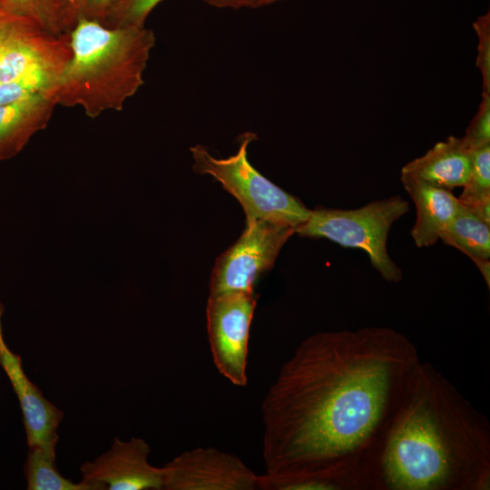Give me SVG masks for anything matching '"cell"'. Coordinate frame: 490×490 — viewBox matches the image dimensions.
<instances>
[{"label":"cell","instance_id":"cell-1","mask_svg":"<svg viewBox=\"0 0 490 490\" xmlns=\"http://www.w3.org/2000/svg\"><path fill=\"white\" fill-rule=\"evenodd\" d=\"M418 363L414 344L386 327L318 332L301 341L262 402L265 473L346 463L374 471Z\"/></svg>","mask_w":490,"mask_h":490},{"label":"cell","instance_id":"cell-2","mask_svg":"<svg viewBox=\"0 0 490 490\" xmlns=\"http://www.w3.org/2000/svg\"><path fill=\"white\" fill-rule=\"evenodd\" d=\"M374 474L376 490H488L490 424L419 361L378 446Z\"/></svg>","mask_w":490,"mask_h":490},{"label":"cell","instance_id":"cell-3","mask_svg":"<svg viewBox=\"0 0 490 490\" xmlns=\"http://www.w3.org/2000/svg\"><path fill=\"white\" fill-rule=\"evenodd\" d=\"M69 35L72 56L54 89L56 104L80 107L90 118L122 111L144 83L156 43L153 31L80 18Z\"/></svg>","mask_w":490,"mask_h":490},{"label":"cell","instance_id":"cell-4","mask_svg":"<svg viewBox=\"0 0 490 490\" xmlns=\"http://www.w3.org/2000/svg\"><path fill=\"white\" fill-rule=\"evenodd\" d=\"M408 211L409 203L399 195L374 201L358 209L316 208L296 228L295 233L360 249L385 280L397 283L402 279V271L390 258L387 241L394 222Z\"/></svg>","mask_w":490,"mask_h":490},{"label":"cell","instance_id":"cell-5","mask_svg":"<svg viewBox=\"0 0 490 490\" xmlns=\"http://www.w3.org/2000/svg\"><path fill=\"white\" fill-rule=\"evenodd\" d=\"M254 137L252 132L244 133L237 152L227 158H215L201 144L191 147L193 171L219 181L240 203L246 219L289 225L296 230L307 220L311 210L251 165L248 147Z\"/></svg>","mask_w":490,"mask_h":490},{"label":"cell","instance_id":"cell-6","mask_svg":"<svg viewBox=\"0 0 490 490\" xmlns=\"http://www.w3.org/2000/svg\"><path fill=\"white\" fill-rule=\"evenodd\" d=\"M239 239L215 261L209 295L252 291L254 284L270 270L295 228L263 220L246 219Z\"/></svg>","mask_w":490,"mask_h":490},{"label":"cell","instance_id":"cell-7","mask_svg":"<svg viewBox=\"0 0 490 490\" xmlns=\"http://www.w3.org/2000/svg\"><path fill=\"white\" fill-rule=\"evenodd\" d=\"M257 304L252 291L209 295L206 318L214 365L230 382L247 385V358L251 321Z\"/></svg>","mask_w":490,"mask_h":490},{"label":"cell","instance_id":"cell-8","mask_svg":"<svg viewBox=\"0 0 490 490\" xmlns=\"http://www.w3.org/2000/svg\"><path fill=\"white\" fill-rule=\"evenodd\" d=\"M162 468L165 490L259 489V475L240 457L214 447L185 451Z\"/></svg>","mask_w":490,"mask_h":490},{"label":"cell","instance_id":"cell-9","mask_svg":"<svg viewBox=\"0 0 490 490\" xmlns=\"http://www.w3.org/2000/svg\"><path fill=\"white\" fill-rule=\"evenodd\" d=\"M149 445L142 438L115 437L110 449L81 466L82 480L109 490L162 489V468L148 462Z\"/></svg>","mask_w":490,"mask_h":490},{"label":"cell","instance_id":"cell-10","mask_svg":"<svg viewBox=\"0 0 490 490\" xmlns=\"http://www.w3.org/2000/svg\"><path fill=\"white\" fill-rule=\"evenodd\" d=\"M71 56L69 33L53 34L26 19L0 50V83L38 70L63 73Z\"/></svg>","mask_w":490,"mask_h":490},{"label":"cell","instance_id":"cell-11","mask_svg":"<svg viewBox=\"0 0 490 490\" xmlns=\"http://www.w3.org/2000/svg\"><path fill=\"white\" fill-rule=\"evenodd\" d=\"M4 307L0 303V367L5 371L17 397L23 413V420L28 447L56 443L57 427L64 414L48 401L41 390L27 377L22 359L14 353L4 338L2 316Z\"/></svg>","mask_w":490,"mask_h":490},{"label":"cell","instance_id":"cell-12","mask_svg":"<svg viewBox=\"0 0 490 490\" xmlns=\"http://www.w3.org/2000/svg\"><path fill=\"white\" fill-rule=\"evenodd\" d=\"M400 179L416 210L412 239L418 248L430 247L437 242L454 218L459 201L451 190L432 185L414 175L401 172Z\"/></svg>","mask_w":490,"mask_h":490},{"label":"cell","instance_id":"cell-13","mask_svg":"<svg viewBox=\"0 0 490 490\" xmlns=\"http://www.w3.org/2000/svg\"><path fill=\"white\" fill-rule=\"evenodd\" d=\"M258 483L260 490H376L373 469L360 463L302 473H265Z\"/></svg>","mask_w":490,"mask_h":490},{"label":"cell","instance_id":"cell-14","mask_svg":"<svg viewBox=\"0 0 490 490\" xmlns=\"http://www.w3.org/2000/svg\"><path fill=\"white\" fill-rule=\"evenodd\" d=\"M471 170V151L462 138L449 136L401 170L432 185L452 190L464 187Z\"/></svg>","mask_w":490,"mask_h":490},{"label":"cell","instance_id":"cell-15","mask_svg":"<svg viewBox=\"0 0 490 490\" xmlns=\"http://www.w3.org/2000/svg\"><path fill=\"white\" fill-rule=\"evenodd\" d=\"M56 105L54 93L0 105V161L17 154L45 128Z\"/></svg>","mask_w":490,"mask_h":490},{"label":"cell","instance_id":"cell-16","mask_svg":"<svg viewBox=\"0 0 490 490\" xmlns=\"http://www.w3.org/2000/svg\"><path fill=\"white\" fill-rule=\"evenodd\" d=\"M439 240L469 257L490 286V224L459 201L458 209Z\"/></svg>","mask_w":490,"mask_h":490},{"label":"cell","instance_id":"cell-17","mask_svg":"<svg viewBox=\"0 0 490 490\" xmlns=\"http://www.w3.org/2000/svg\"><path fill=\"white\" fill-rule=\"evenodd\" d=\"M56 443L30 446L24 464L28 490H103L99 484L74 483L62 476L55 466Z\"/></svg>","mask_w":490,"mask_h":490},{"label":"cell","instance_id":"cell-18","mask_svg":"<svg viewBox=\"0 0 490 490\" xmlns=\"http://www.w3.org/2000/svg\"><path fill=\"white\" fill-rule=\"evenodd\" d=\"M471 151V170L458 201L490 224V144Z\"/></svg>","mask_w":490,"mask_h":490},{"label":"cell","instance_id":"cell-19","mask_svg":"<svg viewBox=\"0 0 490 490\" xmlns=\"http://www.w3.org/2000/svg\"><path fill=\"white\" fill-rule=\"evenodd\" d=\"M62 72L38 70L14 80L0 83V105L44 93H54Z\"/></svg>","mask_w":490,"mask_h":490},{"label":"cell","instance_id":"cell-20","mask_svg":"<svg viewBox=\"0 0 490 490\" xmlns=\"http://www.w3.org/2000/svg\"><path fill=\"white\" fill-rule=\"evenodd\" d=\"M12 14L27 18L53 34H64L58 0H0Z\"/></svg>","mask_w":490,"mask_h":490},{"label":"cell","instance_id":"cell-21","mask_svg":"<svg viewBox=\"0 0 490 490\" xmlns=\"http://www.w3.org/2000/svg\"><path fill=\"white\" fill-rule=\"evenodd\" d=\"M119 0H64L62 16L65 33L80 18L94 20L102 24Z\"/></svg>","mask_w":490,"mask_h":490},{"label":"cell","instance_id":"cell-22","mask_svg":"<svg viewBox=\"0 0 490 490\" xmlns=\"http://www.w3.org/2000/svg\"><path fill=\"white\" fill-rule=\"evenodd\" d=\"M162 0H119L103 25L108 27L143 26L152 9Z\"/></svg>","mask_w":490,"mask_h":490},{"label":"cell","instance_id":"cell-23","mask_svg":"<svg viewBox=\"0 0 490 490\" xmlns=\"http://www.w3.org/2000/svg\"><path fill=\"white\" fill-rule=\"evenodd\" d=\"M461 138L470 150L490 144V93L482 92L478 110Z\"/></svg>","mask_w":490,"mask_h":490},{"label":"cell","instance_id":"cell-24","mask_svg":"<svg viewBox=\"0 0 490 490\" xmlns=\"http://www.w3.org/2000/svg\"><path fill=\"white\" fill-rule=\"evenodd\" d=\"M473 27L478 38L475 65L482 74L483 92L490 93V12L477 17Z\"/></svg>","mask_w":490,"mask_h":490},{"label":"cell","instance_id":"cell-25","mask_svg":"<svg viewBox=\"0 0 490 490\" xmlns=\"http://www.w3.org/2000/svg\"><path fill=\"white\" fill-rule=\"evenodd\" d=\"M27 18L15 15L0 5V50L13 33Z\"/></svg>","mask_w":490,"mask_h":490},{"label":"cell","instance_id":"cell-26","mask_svg":"<svg viewBox=\"0 0 490 490\" xmlns=\"http://www.w3.org/2000/svg\"><path fill=\"white\" fill-rule=\"evenodd\" d=\"M218 8H258L286 0H201Z\"/></svg>","mask_w":490,"mask_h":490},{"label":"cell","instance_id":"cell-27","mask_svg":"<svg viewBox=\"0 0 490 490\" xmlns=\"http://www.w3.org/2000/svg\"><path fill=\"white\" fill-rule=\"evenodd\" d=\"M59 4H60V6H61V10H62V5H63V3H64V0H58ZM63 17V16H62Z\"/></svg>","mask_w":490,"mask_h":490},{"label":"cell","instance_id":"cell-28","mask_svg":"<svg viewBox=\"0 0 490 490\" xmlns=\"http://www.w3.org/2000/svg\"><path fill=\"white\" fill-rule=\"evenodd\" d=\"M0 5H1V3H0Z\"/></svg>","mask_w":490,"mask_h":490}]
</instances>
